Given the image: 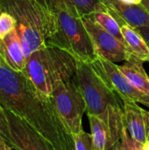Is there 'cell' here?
<instances>
[{
	"mask_svg": "<svg viewBox=\"0 0 149 150\" xmlns=\"http://www.w3.org/2000/svg\"><path fill=\"white\" fill-rule=\"evenodd\" d=\"M16 29V19L7 12H0V40Z\"/></svg>",
	"mask_w": 149,
	"mask_h": 150,
	"instance_id": "cell-19",
	"label": "cell"
},
{
	"mask_svg": "<svg viewBox=\"0 0 149 150\" xmlns=\"http://www.w3.org/2000/svg\"></svg>",
	"mask_w": 149,
	"mask_h": 150,
	"instance_id": "cell-28",
	"label": "cell"
},
{
	"mask_svg": "<svg viewBox=\"0 0 149 150\" xmlns=\"http://www.w3.org/2000/svg\"><path fill=\"white\" fill-rule=\"evenodd\" d=\"M122 110L129 134L140 144H144L149 140V112L129 100H122Z\"/></svg>",
	"mask_w": 149,
	"mask_h": 150,
	"instance_id": "cell-11",
	"label": "cell"
},
{
	"mask_svg": "<svg viewBox=\"0 0 149 150\" xmlns=\"http://www.w3.org/2000/svg\"><path fill=\"white\" fill-rule=\"evenodd\" d=\"M89 16L92 19H94L97 24H99L104 29H105L109 33L113 35L115 38H117L120 42H122L126 46L125 40H124L123 34L121 33L119 24L118 20L108 11H97Z\"/></svg>",
	"mask_w": 149,
	"mask_h": 150,
	"instance_id": "cell-16",
	"label": "cell"
},
{
	"mask_svg": "<svg viewBox=\"0 0 149 150\" xmlns=\"http://www.w3.org/2000/svg\"><path fill=\"white\" fill-rule=\"evenodd\" d=\"M108 150H120V149H119V142H117L114 146H112L110 149Z\"/></svg>",
	"mask_w": 149,
	"mask_h": 150,
	"instance_id": "cell-27",
	"label": "cell"
},
{
	"mask_svg": "<svg viewBox=\"0 0 149 150\" xmlns=\"http://www.w3.org/2000/svg\"><path fill=\"white\" fill-rule=\"evenodd\" d=\"M82 20L91 40L97 56L112 62H125L128 59L131 54L125 44L109 33L89 15L82 17Z\"/></svg>",
	"mask_w": 149,
	"mask_h": 150,
	"instance_id": "cell-9",
	"label": "cell"
},
{
	"mask_svg": "<svg viewBox=\"0 0 149 150\" xmlns=\"http://www.w3.org/2000/svg\"><path fill=\"white\" fill-rule=\"evenodd\" d=\"M79 11L82 17L97 11H105L107 8L100 0H68Z\"/></svg>",
	"mask_w": 149,
	"mask_h": 150,
	"instance_id": "cell-17",
	"label": "cell"
},
{
	"mask_svg": "<svg viewBox=\"0 0 149 150\" xmlns=\"http://www.w3.org/2000/svg\"><path fill=\"white\" fill-rule=\"evenodd\" d=\"M96 150H108L120 141L124 125L122 107L110 105L97 115L88 114Z\"/></svg>",
	"mask_w": 149,
	"mask_h": 150,
	"instance_id": "cell-7",
	"label": "cell"
},
{
	"mask_svg": "<svg viewBox=\"0 0 149 150\" xmlns=\"http://www.w3.org/2000/svg\"><path fill=\"white\" fill-rule=\"evenodd\" d=\"M143 62L135 56L130 55L119 68L133 86L149 96V76L144 69Z\"/></svg>",
	"mask_w": 149,
	"mask_h": 150,
	"instance_id": "cell-14",
	"label": "cell"
},
{
	"mask_svg": "<svg viewBox=\"0 0 149 150\" xmlns=\"http://www.w3.org/2000/svg\"><path fill=\"white\" fill-rule=\"evenodd\" d=\"M135 29L143 37V39L145 40V41L147 42V44L149 47V26H142V27H138Z\"/></svg>",
	"mask_w": 149,
	"mask_h": 150,
	"instance_id": "cell-22",
	"label": "cell"
},
{
	"mask_svg": "<svg viewBox=\"0 0 149 150\" xmlns=\"http://www.w3.org/2000/svg\"><path fill=\"white\" fill-rule=\"evenodd\" d=\"M0 135L4 141V142L6 143V145L12 149V140L10 134L9 124L4 112V109L1 104H0Z\"/></svg>",
	"mask_w": 149,
	"mask_h": 150,
	"instance_id": "cell-21",
	"label": "cell"
},
{
	"mask_svg": "<svg viewBox=\"0 0 149 150\" xmlns=\"http://www.w3.org/2000/svg\"><path fill=\"white\" fill-rule=\"evenodd\" d=\"M90 64L121 100L133 101L149 107V96L133 86L117 64L99 56H97Z\"/></svg>",
	"mask_w": 149,
	"mask_h": 150,
	"instance_id": "cell-8",
	"label": "cell"
},
{
	"mask_svg": "<svg viewBox=\"0 0 149 150\" xmlns=\"http://www.w3.org/2000/svg\"><path fill=\"white\" fill-rule=\"evenodd\" d=\"M141 150H149V140L147 141L144 144H142Z\"/></svg>",
	"mask_w": 149,
	"mask_h": 150,
	"instance_id": "cell-26",
	"label": "cell"
},
{
	"mask_svg": "<svg viewBox=\"0 0 149 150\" xmlns=\"http://www.w3.org/2000/svg\"><path fill=\"white\" fill-rule=\"evenodd\" d=\"M37 1L53 18L54 29L47 46L67 50L78 61L90 63L97 55L77 9L68 0Z\"/></svg>",
	"mask_w": 149,
	"mask_h": 150,
	"instance_id": "cell-2",
	"label": "cell"
},
{
	"mask_svg": "<svg viewBox=\"0 0 149 150\" xmlns=\"http://www.w3.org/2000/svg\"><path fill=\"white\" fill-rule=\"evenodd\" d=\"M107 11L134 28L149 26V12L140 4H130L120 0H100Z\"/></svg>",
	"mask_w": 149,
	"mask_h": 150,
	"instance_id": "cell-12",
	"label": "cell"
},
{
	"mask_svg": "<svg viewBox=\"0 0 149 150\" xmlns=\"http://www.w3.org/2000/svg\"><path fill=\"white\" fill-rule=\"evenodd\" d=\"M75 77L85 101L87 114H100L110 105L122 107L121 98L106 84L90 63L78 61Z\"/></svg>",
	"mask_w": 149,
	"mask_h": 150,
	"instance_id": "cell-5",
	"label": "cell"
},
{
	"mask_svg": "<svg viewBox=\"0 0 149 150\" xmlns=\"http://www.w3.org/2000/svg\"><path fill=\"white\" fill-rule=\"evenodd\" d=\"M0 12H7L16 19V30L26 58L47 47L54 29L53 18L37 0H0Z\"/></svg>",
	"mask_w": 149,
	"mask_h": 150,
	"instance_id": "cell-4",
	"label": "cell"
},
{
	"mask_svg": "<svg viewBox=\"0 0 149 150\" xmlns=\"http://www.w3.org/2000/svg\"><path fill=\"white\" fill-rule=\"evenodd\" d=\"M114 18L118 20L120 25L121 33L123 34L126 47L129 54L141 60L142 62H149V47L143 37L134 27L126 23L121 18L117 17Z\"/></svg>",
	"mask_w": 149,
	"mask_h": 150,
	"instance_id": "cell-15",
	"label": "cell"
},
{
	"mask_svg": "<svg viewBox=\"0 0 149 150\" xmlns=\"http://www.w3.org/2000/svg\"><path fill=\"white\" fill-rule=\"evenodd\" d=\"M141 4L143 5V7L149 12V0H142Z\"/></svg>",
	"mask_w": 149,
	"mask_h": 150,
	"instance_id": "cell-25",
	"label": "cell"
},
{
	"mask_svg": "<svg viewBox=\"0 0 149 150\" xmlns=\"http://www.w3.org/2000/svg\"><path fill=\"white\" fill-rule=\"evenodd\" d=\"M0 104L30 125L54 150H75L73 136L50 97L40 94L24 72L11 69L1 55Z\"/></svg>",
	"mask_w": 149,
	"mask_h": 150,
	"instance_id": "cell-1",
	"label": "cell"
},
{
	"mask_svg": "<svg viewBox=\"0 0 149 150\" xmlns=\"http://www.w3.org/2000/svg\"><path fill=\"white\" fill-rule=\"evenodd\" d=\"M50 98L72 135L83 130V116L86 112V105L75 76L55 87Z\"/></svg>",
	"mask_w": 149,
	"mask_h": 150,
	"instance_id": "cell-6",
	"label": "cell"
},
{
	"mask_svg": "<svg viewBox=\"0 0 149 150\" xmlns=\"http://www.w3.org/2000/svg\"><path fill=\"white\" fill-rule=\"evenodd\" d=\"M0 55L11 69L18 72H24L27 58L16 29L4 39L0 40Z\"/></svg>",
	"mask_w": 149,
	"mask_h": 150,
	"instance_id": "cell-13",
	"label": "cell"
},
{
	"mask_svg": "<svg viewBox=\"0 0 149 150\" xmlns=\"http://www.w3.org/2000/svg\"><path fill=\"white\" fill-rule=\"evenodd\" d=\"M0 150H11V149L6 145V143L4 142V141L3 140V138L0 135Z\"/></svg>",
	"mask_w": 149,
	"mask_h": 150,
	"instance_id": "cell-23",
	"label": "cell"
},
{
	"mask_svg": "<svg viewBox=\"0 0 149 150\" xmlns=\"http://www.w3.org/2000/svg\"><path fill=\"white\" fill-rule=\"evenodd\" d=\"M72 136L75 150H96L90 134L82 130L81 132L73 134Z\"/></svg>",
	"mask_w": 149,
	"mask_h": 150,
	"instance_id": "cell-18",
	"label": "cell"
},
{
	"mask_svg": "<svg viewBox=\"0 0 149 150\" xmlns=\"http://www.w3.org/2000/svg\"><path fill=\"white\" fill-rule=\"evenodd\" d=\"M120 1L130 4H140L142 0H120Z\"/></svg>",
	"mask_w": 149,
	"mask_h": 150,
	"instance_id": "cell-24",
	"label": "cell"
},
{
	"mask_svg": "<svg viewBox=\"0 0 149 150\" xmlns=\"http://www.w3.org/2000/svg\"><path fill=\"white\" fill-rule=\"evenodd\" d=\"M142 145L137 142L134 139L131 137L129 134L125 119H124V125H123V130H122V135L119 141V149L120 150H141Z\"/></svg>",
	"mask_w": 149,
	"mask_h": 150,
	"instance_id": "cell-20",
	"label": "cell"
},
{
	"mask_svg": "<svg viewBox=\"0 0 149 150\" xmlns=\"http://www.w3.org/2000/svg\"><path fill=\"white\" fill-rule=\"evenodd\" d=\"M4 112L12 140V149L54 150L36 130L21 118L7 109H4Z\"/></svg>",
	"mask_w": 149,
	"mask_h": 150,
	"instance_id": "cell-10",
	"label": "cell"
},
{
	"mask_svg": "<svg viewBox=\"0 0 149 150\" xmlns=\"http://www.w3.org/2000/svg\"><path fill=\"white\" fill-rule=\"evenodd\" d=\"M77 65L78 60L68 51L47 46L30 54L24 73L40 94L50 97L55 87L76 76Z\"/></svg>",
	"mask_w": 149,
	"mask_h": 150,
	"instance_id": "cell-3",
	"label": "cell"
}]
</instances>
